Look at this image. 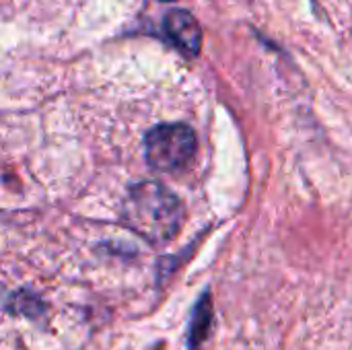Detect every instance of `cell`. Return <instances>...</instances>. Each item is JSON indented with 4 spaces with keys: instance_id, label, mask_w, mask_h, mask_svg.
<instances>
[{
    "instance_id": "2",
    "label": "cell",
    "mask_w": 352,
    "mask_h": 350,
    "mask_svg": "<svg viewBox=\"0 0 352 350\" xmlns=\"http://www.w3.org/2000/svg\"><path fill=\"white\" fill-rule=\"evenodd\" d=\"M144 149L146 161L155 171L177 173L194 161L198 140L188 124H159L148 130Z\"/></svg>"
},
{
    "instance_id": "1",
    "label": "cell",
    "mask_w": 352,
    "mask_h": 350,
    "mask_svg": "<svg viewBox=\"0 0 352 350\" xmlns=\"http://www.w3.org/2000/svg\"><path fill=\"white\" fill-rule=\"evenodd\" d=\"M122 219L142 239L165 245L182 229L184 206L163 184L140 182L130 188L122 206Z\"/></svg>"
},
{
    "instance_id": "4",
    "label": "cell",
    "mask_w": 352,
    "mask_h": 350,
    "mask_svg": "<svg viewBox=\"0 0 352 350\" xmlns=\"http://www.w3.org/2000/svg\"><path fill=\"white\" fill-rule=\"evenodd\" d=\"M208 328H210V301H208V297H204L200 301V305L196 307V314H194V320L190 326V347L192 349L202 344V340L208 334Z\"/></svg>"
},
{
    "instance_id": "3",
    "label": "cell",
    "mask_w": 352,
    "mask_h": 350,
    "mask_svg": "<svg viewBox=\"0 0 352 350\" xmlns=\"http://www.w3.org/2000/svg\"><path fill=\"white\" fill-rule=\"evenodd\" d=\"M165 33L167 37L188 56H198L200 54V45H202V29L198 25V21L194 19L192 12L182 10V8H173L165 14L163 21Z\"/></svg>"
}]
</instances>
